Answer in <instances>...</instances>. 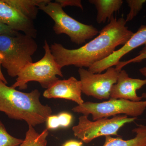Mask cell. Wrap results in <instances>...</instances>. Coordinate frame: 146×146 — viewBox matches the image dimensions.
<instances>
[{
  "mask_svg": "<svg viewBox=\"0 0 146 146\" xmlns=\"http://www.w3.org/2000/svg\"><path fill=\"white\" fill-rule=\"evenodd\" d=\"M82 143L76 140H70L65 142L62 146H82Z\"/></svg>",
  "mask_w": 146,
  "mask_h": 146,
  "instance_id": "23",
  "label": "cell"
},
{
  "mask_svg": "<svg viewBox=\"0 0 146 146\" xmlns=\"http://www.w3.org/2000/svg\"><path fill=\"white\" fill-rule=\"evenodd\" d=\"M29 20L36 19L39 7L45 0H4Z\"/></svg>",
  "mask_w": 146,
  "mask_h": 146,
  "instance_id": "15",
  "label": "cell"
},
{
  "mask_svg": "<svg viewBox=\"0 0 146 146\" xmlns=\"http://www.w3.org/2000/svg\"><path fill=\"white\" fill-rule=\"evenodd\" d=\"M146 59V45H145L144 48L141 50L139 54L130 60L125 61H120L119 63L115 66L116 69L118 71H121L124 67L131 63H140L143 60Z\"/></svg>",
  "mask_w": 146,
  "mask_h": 146,
  "instance_id": "20",
  "label": "cell"
},
{
  "mask_svg": "<svg viewBox=\"0 0 146 146\" xmlns=\"http://www.w3.org/2000/svg\"><path fill=\"white\" fill-rule=\"evenodd\" d=\"M139 72L143 75L145 76L146 78V67H144L139 70Z\"/></svg>",
  "mask_w": 146,
  "mask_h": 146,
  "instance_id": "25",
  "label": "cell"
},
{
  "mask_svg": "<svg viewBox=\"0 0 146 146\" xmlns=\"http://www.w3.org/2000/svg\"><path fill=\"white\" fill-rule=\"evenodd\" d=\"M146 84V79L133 78L129 77L125 70L120 72L116 83L112 86L110 99H124L133 102L141 101L145 98V94L138 96L136 91Z\"/></svg>",
  "mask_w": 146,
  "mask_h": 146,
  "instance_id": "10",
  "label": "cell"
},
{
  "mask_svg": "<svg viewBox=\"0 0 146 146\" xmlns=\"http://www.w3.org/2000/svg\"><path fill=\"white\" fill-rule=\"evenodd\" d=\"M1 62L0 60V80L2 81L3 82H4L6 84H7V81L5 78L2 72L1 69Z\"/></svg>",
  "mask_w": 146,
  "mask_h": 146,
  "instance_id": "24",
  "label": "cell"
},
{
  "mask_svg": "<svg viewBox=\"0 0 146 146\" xmlns=\"http://www.w3.org/2000/svg\"><path fill=\"white\" fill-rule=\"evenodd\" d=\"M25 138L23 143L18 146H47V138L49 132L47 129L39 133L33 127L29 126Z\"/></svg>",
  "mask_w": 146,
  "mask_h": 146,
  "instance_id": "16",
  "label": "cell"
},
{
  "mask_svg": "<svg viewBox=\"0 0 146 146\" xmlns=\"http://www.w3.org/2000/svg\"><path fill=\"white\" fill-rule=\"evenodd\" d=\"M19 32L15 31L9 27L0 23V35H15Z\"/></svg>",
  "mask_w": 146,
  "mask_h": 146,
  "instance_id": "22",
  "label": "cell"
},
{
  "mask_svg": "<svg viewBox=\"0 0 146 146\" xmlns=\"http://www.w3.org/2000/svg\"><path fill=\"white\" fill-rule=\"evenodd\" d=\"M40 95L37 89L24 93L0 80V111L10 119L24 120L33 127L43 123L52 111L49 106L41 103Z\"/></svg>",
  "mask_w": 146,
  "mask_h": 146,
  "instance_id": "2",
  "label": "cell"
},
{
  "mask_svg": "<svg viewBox=\"0 0 146 146\" xmlns=\"http://www.w3.org/2000/svg\"><path fill=\"white\" fill-rule=\"evenodd\" d=\"M23 141V140L15 138L9 134L0 121V146H18Z\"/></svg>",
  "mask_w": 146,
  "mask_h": 146,
  "instance_id": "18",
  "label": "cell"
},
{
  "mask_svg": "<svg viewBox=\"0 0 146 146\" xmlns=\"http://www.w3.org/2000/svg\"><path fill=\"white\" fill-rule=\"evenodd\" d=\"M72 120V116L70 113L62 112L58 115H51L46 120L47 129H55L60 127H68Z\"/></svg>",
  "mask_w": 146,
  "mask_h": 146,
  "instance_id": "17",
  "label": "cell"
},
{
  "mask_svg": "<svg viewBox=\"0 0 146 146\" xmlns=\"http://www.w3.org/2000/svg\"><path fill=\"white\" fill-rule=\"evenodd\" d=\"M0 23L15 31L35 38L36 30L33 21L29 20L4 0H0Z\"/></svg>",
  "mask_w": 146,
  "mask_h": 146,
  "instance_id": "11",
  "label": "cell"
},
{
  "mask_svg": "<svg viewBox=\"0 0 146 146\" xmlns=\"http://www.w3.org/2000/svg\"><path fill=\"white\" fill-rule=\"evenodd\" d=\"M39 9L52 19L54 23V31L56 34L66 35L76 44H82L99 33L92 25L82 23L69 16L56 2L45 0L39 6Z\"/></svg>",
  "mask_w": 146,
  "mask_h": 146,
  "instance_id": "4",
  "label": "cell"
},
{
  "mask_svg": "<svg viewBox=\"0 0 146 146\" xmlns=\"http://www.w3.org/2000/svg\"><path fill=\"white\" fill-rule=\"evenodd\" d=\"M132 131L136 135L129 140L105 136V141L103 146H146V125H140Z\"/></svg>",
  "mask_w": 146,
  "mask_h": 146,
  "instance_id": "14",
  "label": "cell"
},
{
  "mask_svg": "<svg viewBox=\"0 0 146 146\" xmlns=\"http://www.w3.org/2000/svg\"><path fill=\"white\" fill-rule=\"evenodd\" d=\"M78 73L82 93L99 100H108L112 86L116 83L120 71L115 67L108 68L103 74H94L84 68Z\"/></svg>",
  "mask_w": 146,
  "mask_h": 146,
  "instance_id": "8",
  "label": "cell"
},
{
  "mask_svg": "<svg viewBox=\"0 0 146 146\" xmlns=\"http://www.w3.org/2000/svg\"><path fill=\"white\" fill-rule=\"evenodd\" d=\"M137 118L119 115L111 119L103 118L91 121L84 115L79 118L77 125L72 127L74 135L86 143L102 136H118L119 129L125 124L133 122Z\"/></svg>",
  "mask_w": 146,
  "mask_h": 146,
  "instance_id": "7",
  "label": "cell"
},
{
  "mask_svg": "<svg viewBox=\"0 0 146 146\" xmlns=\"http://www.w3.org/2000/svg\"><path fill=\"white\" fill-rule=\"evenodd\" d=\"M44 56L37 62L25 66L18 74L12 87L24 90L27 88L29 82L35 81L47 89L59 80L58 76L63 77L62 68L56 61L46 40L44 41Z\"/></svg>",
  "mask_w": 146,
  "mask_h": 146,
  "instance_id": "5",
  "label": "cell"
},
{
  "mask_svg": "<svg viewBox=\"0 0 146 146\" xmlns=\"http://www.w3.org/2000/svg\"><path fill=\"white\" fill-rule=\"evenodd\" d=\"M143 45H146V25H141L121 48L115 51L103 60L93 64L88 70L94 74L102 73L108 68L116 66L124 56Z\"/></svg>",
  "mask_w": 146,
  "mask_h": 146,
  "instance_id": "9",
  "label": "cell"
},
{
  "mask_svg": "<svg viewBox=\"0 0 146 146\" xmlns=\"http://www.w3.org/2000/svg\"><path fill=\"white\" fill-rule=\"evenodd\" d=\"M37 49L35 38L22 33L0 35L1 64L11 77H17L25 66L33 62Z\"/></svg>",
  "mask_w": 146,
  "mask_h": 146,
  "instance_id": "3",
  "label": "cell"
},
{
  "mask_svg": "<svg viewBox=\"0 0 146 146\" xmlns=\"http://www.w3.org/2000/svg\"><path fill=\"white\" fill-rule=\"evenodd\" d=\"M81 83L74 77L68 79L58 80L46 89L43 96L47 99H63L76 103L78 105L83 104L82 98Z\"/></svg>",
  "mask_w": 146,
  "mask_h": 146,
  "instance_id": "12",
  "label": "cell"
},
{
  "mask_svg": "<svg viewBox=\"0 0 146 146\" xmlns=\"http://www.w3.org/2000/svg\"><path fill=\"white\" fill-rule=\"evenodd\" d=\"M55 1L59 3L63 8L67 6H75L79 7L82 10L83 9L80 0H56Z\"/></svg>",
  "mask_w": 146,
  "mask_h": 146,
  "instance_id": "21",
  "label": "cell"
},
{
  "mask_svg": "<svg viewBox=\"0 0 146 146\" xmlns=\"http://www.w3.org/2000/svg\"><path fill=\"white\" fill-rule=\"evenodd\" d=\"M146 109V100L133 102L124 99H111L100 103L87 102L73 108L74 112L84 116H92L93 121L103 118L126 115L131 117L141 116Z\"/></svg>",
  "mask_w": 146,
  "mask_h": 146,
  "instance_id": "6",
  "label": "cell"
},
{
  "mask_svg": "<svg viewBox=\"0 0 146 146\" xmlns=\"http://www.w3.org/2000/svg\"><path fill=\"white\" fill-rule=\"evenodd\" d=\"M145 0H127L126 2L130 8V11L127 16L125 21L126 23L131 21L137 16L142 9L143 6L145 3Z\"/></svg>",
  "mask_w": 146,
  "mask_h": 146,
  "instance_id": "19",
  "label": "cell"
},
{
  "mask_svg": "<svg viewBox=\"0 0 146 146\" xmlns=\"http://www.w3.org/2000/svg\"><path fill=\"white\" fill-rule=\"evenodd\" d=\"M109 21L96 37L78 48L69 49L57 43L51 45L57 64L62 68L70 65L89 68L109 56L117 47L124 45L133 34L126 26L125 19L112 16Z\"/></svg>",
  "mask_w": 146,
  "mask_h": 146,
  "instance_id": "1",
  "label": "cell"
},
{
  "mask_svg": "<svg viewBox=\"0 0 146 146\" xmlns=\"http://www.w3.org/2000/svg\"><path fill=\"white\" fill-rule=\"evenodd\" d=\"M89 2L96 9V21L98 24L110 20L114 13L119 10L123 3L122 0H89Z\"/></svg>",
  "mask_w": 146,
  "mask_h": 146,
  "instance_id": "13",
  "label": "cell"
}]
</instances>
